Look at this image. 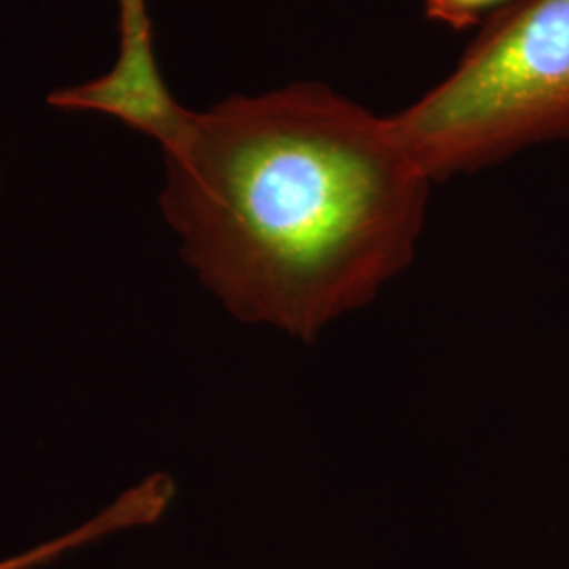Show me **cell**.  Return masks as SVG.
<instances>
[{"mask_svg": "<svg viewBox=\"0 0 569 569\" xmlns=\"http://www.w3.org/2000/svg\"><path fill=\"white\" fill-rule=\"evenodd\" d=\"M119 2V58L96 81L84 82L82 103L127 124H140L159 117L171 102L159 74L152 44V26L146 0Z\"/></svg>", "mask_w": 569, "mask_h": 569, "instance_id": "cell-3", "label": "cell"}, {"mask_svg": "<svg viewBox=\"0 0 569 569\" xmlns=\"http://www.w3.org/2000/svg\"><path fill=\"white\" fill-rule=\"evenodd\" d=\"M428 180L569 138V0H510L448 79L390 117Z\"/></svg>", "mask_w": 569, "mask_h": 569, "instance_id": "cell-2", "label": "cell"}, {"mask_svg": "<svg viewBox=\"0 0 569 569\" xmlns=\"http://www.w3.org/2000/svg\"><path fill=\"white\" fill-rule=\"evenodd\" d=\"M173 498V481L167 475H152L142 481L138 488L129 489L121 498L84 523L79 529L70 531L68 536H61L58 540H51L39 549L28 550L13 559L0 561V569H28L47 563L49 559L58 557L66 550L77 549L91 540H98L106 533H112L117 529L146 526L157 521L163 510L169 507Z\"/></svg>", "mask_w": 569, "mask_h": 569, "instance_id": "cell-4", "label": "cell"}, {"mask_svg": "<svg viewBox=\"0 0 569 569\" xmlns=\"http://www.w3.org/2000/svg\"><path fill=\"white\" fill-rule=\"evenodd\" d=\"M157 142L183 260L241 321L315 340L413 258L430 180L390 117L323 84L180 106Z\"/></svg>", "mask_w": 569, "mask_h": 569, "instance_id": "cell-1", "label": "cell"}, {"mask_svg": "<svg viewBox=\"0 0 569 569\" xmlns=\"http://www.w3.org/2000/svg\"><path fill=\"white\" fill-rule=\"evenodd\" d=\"M430 20L443 21L453 30H467L470 26L491 16L510 0H422Z\"/></svg>", "mask_w": 569, "mask_h": 569, "instance_id": "cell-5", "label": "cell"}]
</instances>
